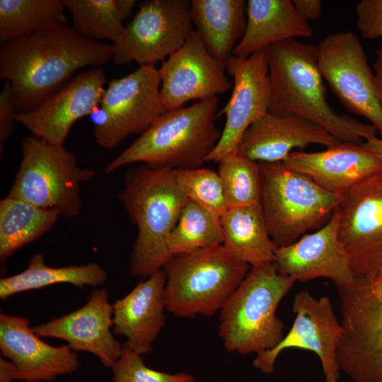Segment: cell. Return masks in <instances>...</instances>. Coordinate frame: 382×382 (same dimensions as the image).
I'll return each instance as SVG.
<instances>
[{
	"label": "cell",
	"instance_id": "d4e9b609",
	"mask_svg": "<svg viewBox=\"0 0 382 382\" xmlns=\"http://www.w3.org/2000/svg\"><path fill=\"white\" fill-rule=\"evenodd\" d=\"M190 16L203 45L219 65H226L246 28L244 0H191Z\"/></svg>",
	"mask_w": 382,
	"mask_h": 382
},
{
	"label": "cell",
	"instance_id": "8fae6325",
	"mask_svg": "<svg viewBox=\"0 0 382 382\" xmlns=\"http://www.w3.org/2000/svg\"><path fill=\"white\" fill-rule=\"evenodd\" d=\"M190 1H143L133 18L125 25L120 40L112 45L117 65L136 62L141 65L165 60L186 42L194 30Z\"/></svg>",
	"mask_w": 382,
	"mask_h": 382
},
{
	"label": "cell",
	"instance_id": "7a4b0ae2",
	"mask_svg": "<svg viewBox=\"0 0 382 382\" xmlns=\"http://www.w3.org/2000/svg\"><path fill=\"white\" fill-rule=\"evenodd\" d=\"M265 50L272 92L269 113L305 118L341 142L361 144L364 139L376 137L371 124L338 115L329 105L317 45L291 39Z\"/></svg>",
	"mask_w": 382,
	"mask_h": 382
},
{
	"label": "cell",
	"instance_id": "ffe728a7",
	"mask_svg": "<svg viewBox=\"0 0 382 382\" xmlns=\"http://www.w3.org/2000/svg\"><path fill=\"white\" fill-rule=\"evenodd\" d=\"M40 337L28 319L1 313L0 350L16 366V380L52 381L79 369L78 355L68 345L52 346Z\"/></svg>",
	"mask_w": 382,
	"mask_h": 382
},
{
	"label": "cell",
	"instance_id": "cb8c5ba5",
	"mask_svg": "<svg viewBox=\"0 0 382 382\" xmlns=\"http://www.w3.org/2000/svg\"><path fill=\"white\" fill-rule=\"evenodd\" d=\"M244 35L233 55L247 58L268 47L296 37L311 38L313 30L290 0H248Z\"/></svg>",
	"mask_w": 382,
	"mask_h": 382
},
{
	"label": "cell",
	"instance_id": "836d02e7",
	"mask_svg": "<svg viewBox=\"0 0 382 382\" xmlns=\"http://www.w3.org/2000/svg\"><path fill=\"white\" fill-rule=\"evenodd\" d=\"M111 369L114 382H195V377L190 374H168L152 369L145 365L141 354L124 347Z\"/></svg>",
	"mask_w": 382,
	"mask_h": 382
},
{
	"label": "cell",
	"instance_id": "d6986e66",
	"mask_svg": "<svg viewBox=\"0 0 382 382\" xmlns=\"http://www.w3.org/2000/svg\"><path fill=\"white\" fill-rule=\"evenodd\" d=\"M113 304L106 289L91 291L80 308L33 328L41 337L64 340L75 352L96 356L106 367H112L123 352V345L115 337Z\"/></svg>",
	"mask_w": 382,
	"mask_h": 382
},
{
	"label": "cell",
	"instance_id": "3957f363",
	"mask_svg": "<svg viewBox=\"0 0 382 382\" xmlns=\"http://www.w3.org/2000/svg\"><path fill=\"white\" fill-rule=\"evenodd\" d=\"M173 169L143 165L130 169L119 199L137 227L131 252L132 274L148 277L173 257L170 233L189 200L175 181Z\"/></svg>",
	"mask_w": 382,
	"mask_h": 382
},
{
	"label": "cell",
	"instance_id": "277c9868",
	"mask_svg": "<svg viewBox=\"0 0 382 382\" xmlns=\"http://www.w3.org/2000/svg\"><path fill=\"white\" fill-rule=\"evenodd\" d=\"M218 98L166 112L128 148L109 162L104 173L134 163L154 168H198L216 147Z\"/></svg>",
	"mask_w": 382,
	"mask_h": 382
},
{
	"label": "cell",
	"instance_id": "30bf717a",
	"mask_svg": "<svg viewBox=\"0 0 382 382\" xmlns=\"http://www.w3.org/2000/svg\"><path fill=\"white\" fill-rule=\"evenodd\" d=\"M338 294L340 371L352 382H382V303L372 294L369 281L361 277L338 289Z\"/></svg>",
	"mask_w": 382,
	"mask_h": 382
},
{
	"label": "cell",
	"instance_id": "d590c367",
	"mask_svg": "<svg viewBox=\"0 0 382 382\" xmlns=\"http://www.w3.org/2000/svg\"><path fill=\"white\" fill-rule=\"evenodd\" d=\"M19 112L18 104L11 85L5 81L0 93V146L1 152L4 145L13 131L16 117Z\"/></svg>",
	"mask_w": 382,
	"mask_h": 382
},
{
	"label": "cell",
	"instance_id": "83f0119b",
	"mask_svg": "<svg viewBox=\"0 0 382 382\" xmlns=\"http://www.w3.org/2000/svg\"><path fill=\"white\" fill-rule=\"evenodd\" d=\"M60 213L6 196L0 202L1 265L18 249L38 239L57 222Z\"/></svg>",
	"mask_w": 382,
	"mask_h": 382
},
{
	"label": "cell",
	"instance_id": "e0dca14e",
	"mask_svg": "<svg viewBox=\"0 0 382 382\" xmlns=\"http://www.w3.org/2000/svg\"><path fill=\"white\" fill-rule=\"evenodd\" d=\"M108 83L100 67L80 72L35 108L18 112L16 122L37 138L64 146L73 125L100 105Z\"/></svg>",
	"mask_w": 382,
	"mask_h": 382
},
{
	"label": "cell",
	"instance_id": "ab89813d",
	"mask_svg": "<svg viewBox=\"0 0 382 382\" xmlns=\"http://www.w3.org/2000/svg\"><path fill=\"white\" fill-rule=\"evenodd\" d=\"M362 146L374 154L382 162V139L376 137L365 140Z\"/></svg>",
	"mask_w": 382,
	"mask_h": 382
},
{
	"label": "cell",
	"instance_id": "8992f818",
	"mask_svg": "<svg viewBox=\"0 0 382 382\" xmlns=\"http://www.w3.org/2000/svg\"><path fill=\"white\" fill-rule=\"evenodd\" d=\"M250 268L222 244L174 255L163 268L166 308L180 317L212 316L221 310Z\"/></svg>",
	"mask_w": 382,
	"mask_h": 382
},
{
	"label": "cell",
	"instance_id": "74e56055",
	"mask_svg": "<svg viewBox=\"0 0 382 382\" xmlns=\"http://www.w3.org/2000/svg\"><path fill=\"white\" fill-rule=\"evenodd\" d=\"M374 84L378 100L382 107V44L376 51L373 64Z\"/></svg>",
	"mask_w": 382,
	"mask_h": 382
},
{
	"label": "cell",
	"instance_id": "1f68e13d",
	"mask_svg": "<svg viewBox=\"0 0 382 382\" xmlns=\"http://www.w3.org/2000/svg\"><path fill=\"white\" fill-rule=\"evenodd\" d=\"M219 171L227 209L260 204V163L237 151L219 162Z\"/></svg>",
	"mask_w": 382,
	"mask_h": 382
},
{
	"label": "cell",
	"instance_id": "f35d334b",
	"mask_svg": "<svg viewBox=\"0 0 382 382\" xmlns=\"http://www.w3.org/2000/svg\"><path fill=\"white\" fill-rule=\"evenodd\" d=\"M369 289L379 302L382 303V267L376 274L369 281Z\"/></svg>",
	"mask_w": 382,
	"mask_h": 382
},
{
	"label": "cell",
	"instance_id": "7c38bea8",
	"mask_svg": "<svg viewBox=\"0 0 382 382\" xmlns=\"http://www.w3.org/2000/svg\"><path fill=\"white\" fill-rule=\"evenodd\" d=\"M317 47L318 67L331 91L349 112L371 122L382 139V107L358 37L349 30L335 33Z\"/></svg>",
	"mask_w": 382,
	"mask_h": 382
},
{
	"label": "cell",
	"instance_id": "52a82bcc",
	"mask_svg": "<svg viewBox=\"0 0 382 382\" xmlns=\"http://www.w3.org/2000/svg\"><path fill=\"white\" fill-rule=\"evenodd\" d=\"M260 205L270 236L277 248L290 245L330 218L341 195L282 163H259Z\"/></svg>",
	"mask_w": 382,
	"mask_h": 382
},
{
	"label": "cell",
	"instance_id": "6da1fadb",
	"mask_svg": "<svg viewBox=\"0 0 382 382\" xmlns=\"http://www.w3.org/2000/svg\"><path fill=\"white\" fill-rule=\"evenodd\" d=\"M0 78L12 86L19 112L64 86L79 69L112 60V45L88 40L58 25L1 44Z\"/></svg>",
	"mask_w": 382,
	"mask_h": 382
},
{
	"label": "cell",
	"instance_id": "5bb4252c",
	"mask_svg": "<svg viewBox=\"0 0 382 382\" xmlns=\"http://www.w3.org/2000/svg\"><path fill=\"white\" fill-rule=\"evenodd\" d=\"M292 308L295 318L289 331L274 347L256 354L253 366L265 374H272L281 352L299 348L318 357L325 382H339L337 349L342 328L330 299H317L308 291H301L294 296Z\"/></svg>",
	"mask_w": 382,
	"mask_h": 382
},
{
	"label": "cell",
	"instance_id": "603a6c76",
	"mask_svg": "<svg viewBox=\"0 0 382 382\" xmlns=\"http://www.w3.org/2000/svg\"><path fill=\"white\" fill-rule=\"evenodd\" d=\"M165 284L162 269L113 304L112 332L125 337L124 347L141 355L151 352L153 343L165 325Z\"/></svg>",
	"mask_w": 382,
	"mask_h": 382
},
{
	"label": "cell",
	"instance_id": "d6a6232c",
	"mask_svg": "<svg viewBox=\"0 0 382 382\" xmlns=\"http://www.w3.org/2000/svg\"><path fill=\"white\" fill-rule=\"evenodd\" d=\"M173 172L189 200L220 217L227 210L218 172L199 167L176 168Z\"/></svg>",
	"mask_w": 382,
	"mask_h": 382
},
{
	"label": "cell",
	"instance_id": "2e32d148",
	"mask_svg": "<svg viewBox=\"0 0 382 382\" xmlns=\"http://www.w3.org/2000/svg\"><path fill=\"white\" fill-rule=\"evenodd\" d=\"M224 71L205 49L194 30L185 43L158 69L163 113L194 100L217 97L231 87Z\"/></svg>",
	"mask_w": 382,
	"mask_h": 382
},
{
	"label": "cell",
	"instance_id": "4dcf8cb0",
	"mask_svg": "<svg viewBox=\"0 0 382 382\" xmlns=\"http://www.w3.org/2000/svg\"><path fill=\"white\" fill-rule=\"evenodd\" d=\"M72 16V27L83 37L94 41L117 42L124 32L116 0H64Z\"/></svg>",
	"mask_w": 382,
	"mask_h": 382
},
{
	"label": "cell",
	"instance_id": "4316f807",
	"mask_svg": "<svg viewBox=\"0 0 382 382\" xmlns=\"http://www.w3.org/2000/svg\"><path fill=\"white\" fill-rule=\"evenodd\" d=\"M106 271L97 263L52 267L45 264L42 253L35 254L22 272L0 279V298L40 289L57 284H70L79 287L98 286L107 279Z\"/></svg>",
	"mask_w": 382,
	"mask_h": 382
},
{
	"label": "cell",
	"instance_id": "60d3db41",
	"mask_svg": "<svg viewBox=\"0 0 382 382\" xmlns=\"http://www.w3.org/2000/svg\"><path fill=\"white\" fill-rule=\"evenodd\" d=\"M136 2L135 0H116L117 6L124 20L132 15Z\"/></svg>",
	"mask_w": 382,
	"mask_h": 382
},
{
	"label": "cell",
	"instance_id": "484cf974",
	"mask_svg": "<svg viewBox=\"0 0 382 382\" xmlns=\"http://www.w3.org/2000/svg\"><path fill=\"white\" fill-rule=\"evenodd\" d=\"M220 219L222 245L232 255L250 267L274 262L277 246L260 204L228 209Z\"/></svg>",
	"mask_w": 382,
	"mask_h": 382
},
{
	"label": "cell",
	"instance_id": "8d00e7d4",
	"mask_svg": "<svg viewBox=\"0 0 382 382\" xmlns=\"http://www.w3.org/2000/svg\"><path fill=\"white\" fill-rule=\"evenodd\" d=\"M292 3L300 16L308 23L321 16L323 3L320 0H294Z\"/></svg>",
	"mask_w": 382,
	"mask_h": 382
},
{
	"label": "cell",
	"instance_id": "f1b7e54d",
	"mask_svg": "<svg viewBox=\"0 0 382 382\" xmlns=\"http://www.w3.org/2000/svg\"><path fill=\"white\" fill-rule=\"evenodd\" d=\"M65 8L62 0H1V44L50 27L67 25Z\"/></svg>",
	"mask_w": 382,
	"mask_h": 382
},
{
	"label": "cell",
	"instance_id": "ac0fdd59",
	"mask_svg": "<svg viewBox=\"0 0 382 382\" xmlns=\"http://www.w3.org/2000/svg\"><path fill=\"white\" fill-rule=\"evenodd\" d=\"M273 263L281 274L295 282L323 277L340 289L352 284L357 277L339 238L337 209L318 230L290 245L277 248Z\"/></svg>",
	"mask_w": 382,
	"mask_h": 382
},
{
	"label": "cell",
	"instance_id": "4fadbf2b",
	"mask_svg": "<svg viewBox=\"0 0 382 382\" xmlns=\"http://www.w3.org/2000/svg\"><path fill=\"white\" fill-rule=\"evenodd\" d=\"M338 236L357 277L371 280L382 267V172L341 195Z\"/></svg>",
	"mask_w": 382,
	"mask_h": 382
},
{
	"label": "cell",
	"instance_id": "7402d4cb",
	"mask_svg": "<svg viewBox=\"0 0 382 382\" xmlns=\"http://www.w3.org/2000/svg\"><path fill=\"white\" fill-rule=\"evenodd\" d=\"M340 142L305 118L268 112L245 131L237 152L257 163H282L294 149L311 144L330 147Z\"/></svg>",
	"mask_w": 382,
	"mask_h": 382
},
{
	"label": "cell",
	"instance_id": "5b68a950",
	"mask_svg": "<svg viewBox=\"0 0 382 382\" xmlns=\"http://www.w3.org/2000/svg\"><path fill=\"white\" fill-rule=\"evenodd\" d=\"M295 282L273 262L250 267L220 311L219 335L225 348L258 354L274 347L284 335L277 309Z\"/></svg>",
	"mask_w": 382,
	"mask_h": 382
},
{
	"label": "cell",
	"instance_id": "9a60e30c",
	"mask_svg": "<svg viewBox=\"0 0 382 382\" xmlns=\"http://www.w3.org/2000/svg\"><path fill=\"white\" fill-rule=\"evenodd\" d=\"M226 70L233 79L231 96L216 117L225 115L226 123L220 139L207 159L219 163L236 152L248 127L269 112L272 101L271 85L265 50L247 58L232 55Z\"/></svg>",
	"mask_w": 382,
	"mask_h": 382
},
{
	"label": "cell",
	"instance_id": "f546056e",
	"mask_svg": "<svg viewBox=\"0 0 382 382\" xmlns=\"http://www.w3.org/2000/svg\"><path fill=\"white\" fill-rule=\"evenodd\" d=\"M220 216L188 200L168 239L173 256L223 243Z\"/></svg>",
	"mask_w": 382,
	"mask_h": 382
},
{
	"label": "cell",
	"instance_id": "44dd1931",
	"mask_svg": "<svg viewBox=\"0 0 382 382\" xmlns=\"http://www.w3.org/2000/svg\"><path fill=\"white\" fill-rule=\"evenodd\" d=\"M282 163L339 195L382 172V162L378 158L361 144L348 142H340L320 151H293Z\"/></svg>",
	"mask_w": 382,
	"mask_h": 382
},
{
	"label": "cell",
	"instance_id": "9c48e42d",
	"mask_svg": "<svg viewBox=\"0 0 382 382\" xmlns=\"http://www.w3.org/2000/svg\"><path fill=\"white\" fill-rule=\"evenodd\" d=\"M160 84L158 69L151 65L109 81L100 105L89 115L97 144L112 149L128 136L149 128L163 113Z\"/></svg>",
	"mask_w": 382,
	"mask_h": 382
},
{
	"label": "cell",
	"instance_id": "ba28073f",
	"mask_svg": "<svg viewBox=\"0 0 382 382\" xmlns=\"http://www.w3.org/2000/svg\"><path fill=\"white\" fill-rule=\"evenodd\" d=\"M22 160L8 196L44 209H54L66 217L81 213V185L96 171L82 168L77 157L64 146L35 136L21 141Z\"/></svg>",
	"mask_w": 382,
	"mask_h": 382
},
{
	"label": "cell",
	"instance_id": "e575fe53",
	"mask_svg": "<svg viewBox=\"0 0 382 382\" xmlns=\"http://www.w3.org/2000/svg\"><path fill=\"white\" fill-rule=\"evenodd\" d=\"M357 25L366 40L382 37V0H362L356 4Z\"/></svg>",
	"mask_w": 382,
	"mask_h": 382
}]
</instances>
